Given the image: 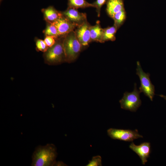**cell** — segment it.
Segmentation results:
<instances>
[{
    "instance_id": "obj_2",
    "label": "cell",
    "mask_w": 166,
    "mask_h": 166,
    "mask_svg": "<svg viewBox=\"0 0 166 166\" xmlns=\"http://www.w3.org/2000/svg\"><path fill=\"white\" fill-rule=\"evenodd\" d=\"M63 46L65 61L71 63L75 60L82 46L77 39L74 30L64 37Z\"/></svg>"
},
{
    "instance_id": "obj_12",
    "label": "cell",
    "mask_w": 166,
    "mask_h": 166,
    "mask_svg": "<svg viewBox=\"0 0 166 166\" xmlns=\"http://www.w3.org/2000/svg\"><path fill=\"white\" fill-rule=\"evenodd\" d=\"M124 10L123 0H108L106 11L111 17L117 12Z\"/></svg>"
},
{
    "instance_id": "obj_5",
    "label": "cell",
    "mask_w": 166,
    "mask_h": 166,
    "mask_svg": "<svg viewBox=\"0 0 166 166\" xmlns=\"http://www.w3.org/2000/svg\"><path fill=\"white\" fill-rule=\"evenodd\" d=\"M140 93L137 88L136 83H135L133 91L130 93L125 92L123 97L120 100L121 108L136 112L141 104L140 96Z\"/></svg>"
},
{
    "instance_id": "obj_8",
    "label": "cell",
    "mask_w": 166,
    "mask_h": 166,
    "mask_svg": "<svg viewBox=\"0 0 166 166\" xmlns=\"http://www.w3.org/2000/svg\"><path fill=\"white\" fill-rule=\"evenodd\" d=\"M91 25L86 21L78 26L74 30L77 37L82 46H86L91 42L90 35Z\"/></svg>"
},
{
    "instance_id": "obj_9",
    "label": "cell",
    "mask_w": 166,
    "mask_h": 166,
    "mask_svg": "<svg viewBox=\"0 0 166 166\" xmlns=\"http://www.w3.org/2000/svg\"><path fill=\"white\" fill-rule=\"evenodd\" d=\"M129 147L138 155L141 160L142 164H145L148 161L147 159L149 157L151 152L150 143L145 142L137 145L132 142Z\"/></svg>"
},
{
    "instance_id": "obj_13",
    "label": "cell",
    "mask_w": 166,
    "mask_h": 166,
    "mask_svg": "<svg viewBox=\"0 0 166 166\" xmlns=\"http://www.w3.org/2000/svg\"><path fill=\"white\" fill-rule=\"evenodd\" d=\"M103 29L101 28L100 22L97 21L96 24L90 27L91 41L101 43Z\"/></svg>"
},
{
    "instance_id": "obj_20",
    "label": "cell",
    "mask_w": 166,
    "mask_h": 166,
    "mask_svg": "<svg viewBox=\"0 0 166 166\" xmlns=\"http://www.w3.org/2000/svg\"><path fill=\"white\" fill-rule=\"evenodd\" d=\"M106 0H97L93 4L96 8L97 16L99 17L100 15V11L102 6L105 3Z\"/></svg>"
},
{
    "instance_id": "obj_6",
    "label": "cell",
    "mask_w": 166,
    "mask_h": 166,
    "mask_svg": "<svg viewBox=\"0 0 166 166\" xmlns=\"http://www.w3.org/2000/svg\"><path fill=\"white\" fill-rule=\"evenodd\" d=\"M108 135L111 138L125 141H132L134 140L143 136L140 135L137 129H118L110 128L107 131Z\"/></svg>"
},
{
    "instance_id": "obj_10",
    "label": "cell",
    "mask_w": 166,
    "mask_h": 166,
    "mask_svg": "<svg viewBox=\"0 0 166 166\" xmlns=\"http://www.w3.org/2000/svg\"><path fill=\"white\" fill-rule=\"evenodd\" d=\"M62 13L64 16L77 26L87 21L86 14L79 12L76 8L68 7Z\"/></svg>"
},
{
    "instance_id": "obj_22",
    "label": "cell",
    "mask_w": 166,
    "mask_h": 166,
    "mask_svg": "<svg viewBox=\"0 0 166 166\" xmlns=\"http://www.w3.org/2000/svg\"><path fill=\"white\" fill-rule=\"evenodd\" d=\"M159 96L161 97L164 98L165 100H166V96H165L162 94L160 95H159Z\"/></svg>"
},
{
    "instance_id": "obj_14",
    "label": "cell",
    "mask_w": 166,
    "mask_h": 166,
    "mask_svg": "<svg viewBox=\"0 0 166 166\" xmlns=\"http://www.w3.org/2000/svg\"><path fill=\"white\" fill-rule=\"evenodd\" d=\"M117 29V28L114 25L103 29L101 43H104L108 41L115 40V35Z\"/></svg>"
},
{
    "instance_id": "obj_4",
    "label": "cell",
    "mask_w": 166,
    "mask_h": 166,
    "mask_svg": "<svg viewBox=\"0 0 166 166\" xmlns=\"http://www.w3.org/2000/svg\"><path fill=\"white\" fill-rule=\"evenodd\" d=\"M136 64V74L139 77L140 83L139 91L140 93H143L152 101L155 95V89L151 81L150 74L149 73H146L143 71L139 61H137Z\"/></svg>"
},
{
    "instance_id": "obj_19",
    "label": "cell",
    "mask_w": 166,
    "mask_h": 166,
    "mask_svg": "<svg viewBox=\"0 0 166 166\" xmlns=\"http://www.w3.org/2000/svg\"><path fill=\"white\" fill-rule=\"evenodd\" d=\"M36 46L37 48L39 51L44 53L49 48L44 40L38 39L36 41Z\"/></svg>"
},
{
    "instance_id": "obj_17",
    "label": "cell",
    "mask_w": 166,
    "mask_h": 166,
    "mask_svg": "<svg viewBox=\"0 0 166 166\" xmlns=\"http://www.w3.org/2000/svg\"><path fill=\"white\" fill-rule=\"evenodd\" d=\"M114 22V25L117 28L123 23L125 18L124 10H121L114 14L112 17Z\"/></svg>"
},
{
    "instance_id": "obj_18",
    "label": "cell",
    "mask_w": 166,
    "mask_h": 166,
    "mask_svg": "<svg viewBox=\"0 0 166 166\" xmlns=\"http://www.w3.org/2000/svg\"><path fill=\"white\" fill-rule=\"evenodd\" d=\"M102 159L99 155L93 156L91 160L89 161L86 166H102Z\"/></svg>"
},
{
    "instance_id": "obj_21",
    "label": "cell",
    "mask_w": 166,
    "mask_h": 166,
    "mask_svg": "<svg viewBox=\"0 0 166 166\" xmlns=\"http://www.w3.org/2000/svg\"><path fill=\"white\" fill-rule=\"evenodd\" d=\"M56 39L54 37L52 36H46L44 39V41L49 47L53 46L56 43Z\"/></svg>"
},
{
    "instance_id": "obj_7",
    "label": "cell",
    "mask_w": 166,
    "mask_h": 166,
    "mask_svg": "<svg viewBox=\"0 0 166 166\" xmlns=\"http://www.w3.org/2000/svg\"><path fill=\"white\" fill-rule=\"evenodd\" d=\"M56 26L60 37H65L70 32L74 30L78 26L64 16L53 23Z\"/></svg>"
},
{
    "instance_id": "obj_16",
    "label": "cell",
    "mask_w": 166,
    "mask_h": 166,
    "mask_svg": "<svg viewBox=\"0 0 166 166\" xmlns=\"http://www.w3.org/2000/svg\"><path fill=\"white\" fill-rule=\"evenodd\" d=\"M43 32L45 36L53 37L56 39L60 38L57 28L53 23L47 22V25L46 28Z\"/></svg>"
},
{
    "instance_id": "obj_11",
    "label": "cell",
    "mask_w": 166,
    "mask_h": 166,
    "mask_svg": "<svg viewBox=\"0 0 166 166\" xmlns=\"http://www.w3.org/2000/svg\"><path fill=\"white\" fill-rule=\"evenodd\" d=\"M42 12L45 20L48 23H53L63 15L62 12L57 11L52 6L42 9Z\"/></svg>"
},
{
    "instance_id": "obj_1",
    "label": "cell",
    "mask_w": 166,
    "mask_h": 166,
    "mask_svg": "<svg viewBox=\"0 0 166 166\" xmlns=\"http://www.w3.org/2000/svg\"><path fill=\"white\" fill-rule=\"evenodd\" d=\"M57 155V148L52 144L39 145L35 148L32 156V166L55 165Z\"/></svg>"
},
{
    "instance_id": "obj_3",
    "label": "cell",
    "mask_w": 166,
    "mask_h": 166,
    "mask_svg": "<svg viewBox=\"0 0 166 166\" xmlns=\"http://www.w3.org/2000/svg\"><path fill=\"white\" fill-rule=\"evenodd\" d=\"M64 37L56 40L55 44L49 47L44 53V57L46 63L50 65L58 64L65 61V56L63 46Z\"/></svg>"
},
{
    "instance_id": "obj_15",
    "label": "cell",
    "mask_w": 166,
    "mask_h": 166,
    "mask_svg": "<svg viewBox=\"0 0 166 166\" xmlns=\"http://www.w3.org/2000/svg\"><path fill=\"white\" fill-rule=\"evenodd\" d=\"M69 7L77 9L89 7H95L93 4H91L85 0H68Z\"/></svg>"
}]
</instances>
